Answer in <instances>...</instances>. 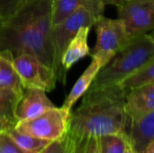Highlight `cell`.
Masks as SVG:
<instances>
[{"label":"cell","instance_id":"obj_16","mask_svg":"<svg viewBox=\"0 0 154 153\" xmlns=\"http://www.w3.org/2000/svg\"><path fill=\"white\" fill-rule=\"evenodd\" d=\"M152 82H154V59L125 77L118 84L127 92Z\"/></svg>","mask_w":154,"mask_h":153},{"label":"cell","instance_id":"obj_25","mask_svg":"<svg viewBox=\"0 0 154 153\" xmlns=\"http://www.w3.org/2000/svg\"><path fill=\"white\" fill-rule=\"evenodd\" d=\"M124 153H137L135 151V150L133 148L132 144L130 143V142L128 141L126 135H125V150Z\"/></svg>","mask_w":154,"mask_h":153},{"label":"cell","instance_id":"obj_27","mask_svg":"<svg viewBox=\"0 0 154 153\" xmlns=\"http://www.w3.org/2000/svg\"><path fill=\"white\" fill-rule=\"evenodd\" d=\"M143 153H154V142H151Z\"/></svg>","mask_w":154,"mask_h":153},{"label":"cell","instance_id":"obj_14","mask_svg":"<svg viewBox=\"0 0 154 153\" xmlns=\"http://www.w3.org/2000/svg\"><path fill=\"white\" fill-rule=\"evenodd\" d=\"M102 62L97 59L92 58V61L89 64V66L86 69V70L83 72V74L79 77V78L77 80L75 85L73 86L71 91L67 96L62 107L68 110H71L73 105L78 101L79 98H80L89 88L90 85L92 84L95 77L98 73V71L103 68Z\"/></svg>","mask_w":154,"mask_h":153},{"label":"cell","instance_id":"obj_26","mask_svg":"<svg viewBox=\"0 0 154 153\" xmlns=\"http://www.w3.org/2000/svg\"><path fill=\"white\" fill-rule=\"evenodd\" d=\"M101 3L104 5H119L123 0H100Z\"/></svg>","mask_w":154,"mask_h":153},{"label":"cell","instance_id":"obj_12","mask_svg":"<svg viewBox=\"0 0 154 153\" xmlns=\"http://www.w3.org/2000/svg\"><path fill=\"white\" fill-rule=\"evenodd\" d=\"M81 7H88L101 14L105 5L100 0H52L51 4V24H59L71 14Z\"/></svg>","mask_w":154,"mask_h":153},{"label":"cell","instance_id":"obj_7","mask_svg":"<svg viewBox=\"0 0 154 153\" xmlns=\"http://www.w3.org/2000/svg\"><path fill=\"white\" fill-rule=\"evenodd\" d=\"M13 66L24 89L39 88L47 92L55 87L57 80L53 71L33 55L23 53L16 56L13 59Z\"/></svg>","mask_w":154,"mask_h":153},{"label":"cell","instance_id":"obj_21","mask_svg":"<svg viewBox=\"0 0 154 153\" xmlns=\"http://www.w3.org/2000/svg\"><path fill=\"white\" fill-rule=\"evenodd\" d=\"M27 0H0V23L13 17Z\"/></svg>","mask_w":154,"mask_h":153},{"label":"cell","instance_id":"obj_4","mask_svg":"<svg viewBox=\"0 0 154 153\" xmlns=\"http://www.w3.org/2000/svg\"><path fill=\"white\" fill-rule=\"evenodd\" d=\"M102 14L88 8L81 7L59 24L52 26L51 43L53 48V64L52 71L57 81L62 84L66 82V70L61 65V58L70 41L76 35L77 32L84 27H92L97 17Z\"/></svg>","mask_w":154,"mask_h":153},{"label":"cell","instance_id":"obj_17","mask_svg":"<svg viewBox=\"0 0 154 153\" xmlns=\"http://www.w3.org/2000/svg\"><path fill=\"white\" fill-rule=\"evenodd\" d=\"M6 133L21 149L30 153H39L51 142L47 140H42L32 135L19 133L14 128L8 130Z\"/></svg>","mask_w":154,"mask_h":153},{"label":"cell","instance_id":"obj_23","mask_svg":"<svg viewBox=\"0 0 154 153\" xmlns=\"http://www.w3.org/2000/svg\"><path fill=\"white\" fill-rule=\"evenodd\" d=\"M63 150H64V138L61 140L51 142L39 153H63Z\"/></svg>","mask_w":154,"mask_h":153},{"label":"cell","instance_id":"obj_11","mask_svg":"<svg viewBox=\"0 0 154 153\" xmlns=\"http://www.w3.org/2000/svg\"><path fill=\"white\" fill-rule=\"evenodd\" d=\"M126 137L136 152H143L154 142V111L141 118L130 120Z\"/></svg>","mask_w":154,"mask_h":153},{"label":"cell","instance_id":"obj_24","mask_svg":"<svg viewBox=\"0 0 154 153\" xmlns=\"http://www.w3.org/2000/svg\"><path fill=\"white\" fill-rule=\"evenodd\" d=\"M16 123H17V120L15 118L0 116V134L7 132L8 130L12 128H14Z\"/></svg>","mask_w":154,"mask_h":153},{"label":"cell","instance_id":"obj_20","mask_svg":"<svg viewBox=\"0 0 154 153\" xmlns=\"http://www.w3.org/2000/svg\"><path fill=\"white\" fill-rule=\"evenodd\" d=\"M125 134H106L98 137L99 153H124Z\"/></svg>","mask_w":154,"mask_h":153},{"label":"cell","instance_id":"obj_28","mask_svg":"<svg viewBox=\"0 0 154 153\" xmlns=\"http://www.w3.org/2000/svg\"><path fill=\"white\" fill-rule=\"evenodd\" d=\"M98 151H99V150H98Z\"/></svg>","mask_w":154,"mask_h":153},{"label":"cell","instance_id":"obj_22","mask_svg":"<svg viewBox=\"0 0 154 153\" xmlns=\"http://www.w3.org/2000/svg\"><path fill=\"white\" fill-rule=\"evenodd\" d=\"M0 153H30L21 149L5 133L0 134Z\"/></svg>","mask_w":154,"mask_h":153},{"label":"cell","instance_id":"obj_10","mask_svg":"<svg viewBox=\"0 0 154 153\" xmlns=\"http://www.w3.org/2000/svg\"><path fill=\"white\" fill-rule=\"evenodd\" d=\"M154 111V82L131 90L126 94L125 112L130 120L143 117Z\"/></svg>","mask_w":154,"mask_h":153},{"label":"cell","instance_id":"obj_1","mask_svg":"<svg viewBox=\"0 0 154 153\" xmlns=\"http://www.w3.org/2000/svg\"><path fill=\"white\" fill-rule=\"evenodd\" d=\"M126 94L119 84L88 88L80 106L70 112L67 132L78 137L126 135L130 123L125 112Z\"/></svg>","mask_w":154,"mask_h":153},{"label":"cell","instance_id":"obj_8","mask_svg":"<svg viewBox=\"0 0 154 153\" xmlns=\"http://www.w3.org/2000/svg\"><path fill=\"white\" fill-rule=\"evenodd\" d=\"M117 12L130 38L153 28L154 0H123L117 5Z\"/></svg>","mask_w":154,"mask_h":153},{"label":"cell","instance_id":"obj_5","mask_svg":"<svg viewBox=\"0 0 154 153\" xmlns=\"http://www.w3.org/2000/svg\"><path fill=\"white\" fill-rule=\"evenodd\" d=\"M69 115V110L54 106L36 117L17 122L14 129L42 140L58 141L63 139L68 131Z\"/></svg>","mask_w":154,"mask_h":153},{"label":"cell","instance_id":"obj_6","mask_svg":"<svg viewBox=\"0 0 154 153\" xmlns=\"http://www.w3.org/2000/svg\"><path fill=\"white\" fill-rule=\"evenodd\" d=\"M94 25L97 36V42L88 54L98 59L105 67L131 38L120 19H109L101 14Z\"/></svg>","mask_w":154,"mask_h":153},{"label":"cell","instance_id":"obj_18","mask_svg":"<svg viewBox=\"0 0 154 153\" xmlns=\"http://www.w3.org/2000/svg\"><path fill=\"white\" fill-rule=\"evenodd\" d=\"M65 141L69 153H99L98 137H78L67 132Z\"/></svg>","mask_w":154,"mask_h":153},{"label":"cell","instance_id":"obj_15","mask_svg":"<svg viewBox=\"0 0 154 153\" xmlns=\"http://www.w3.org/2000/svg\"><path fill=\"white\" fill-rule=\"evenodd\" d=\"M13 56L9 51H0V87L23 94V87L13 66Z\"/></svg>","mask_w":154,"mask_h":153},{"label":"cell","instance_id":"obj_9","mask_svg":"<svg viewBox=\"0 0 154 153\" xmlns=\"http://www.w3.org/2000/svg\"><path fill=\"white\" fill-rule=\"evenodd\" d=\"M55 106L46 96V91L39 88H25L17 105V122L36 117Z\"/></svg>","mask_w":154,"mask_h":153},{"label":"cell","instance_id":"obj_13","mask_svg":"<svg viewBox=\"0 0 154 153\" xmlns=\"http://www.w3.org/2000/svg\"><path fill=\"white\" fill-rule=\"evenodd\" d=\"M89 31L90 27L88 26L80 28L68 45L61 58V65L66 71L80 59L88 54L89 48L88 45V36Z\"/></svg>","mask_w":154,"mask_h":153},{"label":"cell","instance_id":"obj_19","mask_svg":"<svg viewBox=\"0 0 154 153\" xmlns=\"http://www.w3.org/2000/svg\"><path fill=\"white\" fill-rule=\"evenodd\" d=\"M22 96L23 94L0 87V116L16 119L15 111Z\"/></svg>","mask_w":154,"mask_h":153},{"label":"cell","instance_id":"obj_2","mask_svg":"<svg viewBox=\"0 0 154 153\" xmlns=\"http://www.w3.org/2000/svg\"><path fill=\"white\" fill-rule=\"evenodd\" d=\"M9 51L13 58L28 53L52 70L51 39L40 32L30 22L14 15L0 23V51Z\"/></svg>","mask_w":154,"mask_h":153},{"label":"cell","instance_id":"obj_3","mask_svg":"<svg viewBox=\"0 0 154 153\" xmlns=\"http://www.w3.org/2000/svg\"><path fill=\"white\" fill-rule=\"evenodd\" d=\"M154 59V41L147 33L131 38L103 67L89 88L118 84L125 77Z\"/></svg>","mask_w":154,"mask_h":153}]
</instances>
